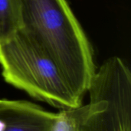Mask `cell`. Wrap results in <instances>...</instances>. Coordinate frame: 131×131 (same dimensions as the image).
Returning a JSON list of instances; mask_svg holds the SVG:
<instances>
[{"mask_svg":"<svg viewBox=\"0 0 131 131\" xmlns=\"http://www.w3.org/2000/svg\"><path fill=\"white\" fill-rule=\"evenodd\" d=\"M56 117L28 101L0 100V131H52Z\"/></svg>","mask_w":131,"mask_h":131,"instance_id":"cell-4","label":"cell"},{"mask_svg":"<svg viewBox=\"0 0 131 131\" xmlns=\"http://www.w3.org/2000/svg\"><path fill=\"white\" fill-rule=\"evenodd\" d=\"M0 66L6 83L61 110L78 108L83 98L42 45L25 29L0 44Z\"/></svg>","mask_w":131,"mask_h":131,"instance_id":"cell-2","label":"cell"},{"mask_svg":"<svg viewBox=\"0 0 131 131\" xmlns=\"http://www.w3.org/2000/svg\"><path fill=\"white\" fill-rule=\"evenodd\" d=\"M88 92L90 103L77 108L76 131H131V75L121 59L106 60Z\"/></svg>","mask_w":131,"mask_h":131,"instance_id":"cell-3","label":"cell"},{"mask_svg":"<svg viewBox=\"0 0 131 131\" xmlns=\"http://www.w3.org/2000/svg\"><path fill=\"white\" fill-rule=\"evenodd\" d=\"M23 29L45 49L81 97L95 73L91 44L67 0H21Z\"/></svg>","mask_w":131,"mask_h":131,"instance_id":"cell-1","label":"cell"},{"mask_svg":"<svg viewBox=\"0 0 131 131\" xmlns=\"http://www.w3.org/2000/svg\"><path fill=\"white\" fill-rule=\"evenodd\" d=\"M23 27L21 0H0V44Z\"/></svg>","mask_w":131,"mask_h":131,"instance_id":"cell-5","label":"cell"}]
</instances>
